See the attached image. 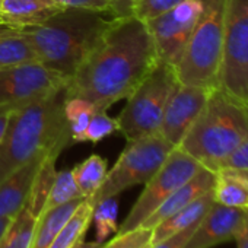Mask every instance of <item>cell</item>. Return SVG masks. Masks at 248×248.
Segmentation results:
<instances>
[{
    "instance_id": "cell-4",
    "label": "cell",
    "mask_w": 248,
    "mask_h": 248,
    "mask_svg": "<svg viewBox=\"0 0 248 248\" xmlns=\"http://www.w3.org/2000/svg\"><path fill=\"white\" fill-rule=\"evenodd\" d=\"M248 135V105L216 88L177 146L215 172Z\"/></svg>"
},
{
    "instance_id": "cell-24",
    "label": "cell",
    "mask_w": 248,
    "mask_h": 248,
    "mask_svg": "<svg viewBox=\"0 0 248 248\" xmlns=\"http://www.w3.org/2000/svg\"><path fill=\"white\" fill-rule=\"evenodd\" d=\"M98 107L82 98H64V115L72 135V143H80L91 117L98 112Z\"/></svg>"
},
{
    "instance_id": "cell-28",
    "label": "cell",
    "mask_w": 248,
    "mask_h": 248,
    "mask_svg": "<svg viewBox=\"0 0 248 248\" xmlns=\"http://www.w3.org/2000/svg\"><path fill=\"white\" fill-rule=\"evenodd\" d=\"M152 229L136 228L129 232H117L111 241L102 244L101 248H143L151 244Z\"/></svg>"
},
{
    "instance_id": "cell-15",
    "label": "cell",
    "mask_w": 248,
    "mask_h": 248,
    "mask_svg": "<svg viewBox=\"0 0 248 248\" xmlns=\"http://www.w3.org/2000/svg\"><path fill=\"white\" fill-rule=\"evenodd\" d=\"M64 9L60 0H2L0 24L14 30L37 27Z\"/></svg>"
},
{
    "instance_id": "cell-8",
    "label": "cell",
    "mask_w": 248,
    "mask_h": 248,
    "mask_svg": "<svg viewBox=\"0 0 248 248\" xmlns=\"http://www.w3.org/2000/svg\"><path fill=\"white\" fill-rule=\"evenodd\" d=\"M219 88L248 105V0H228Z\"/></svg>"
},
{
    "instance_id": "cell-36",
    "label": "cell",
    "mask_w": 248,
    "mask_h": 248,
    "mask_svg": "<svg viewBox=\"0 0 248 248\" xmlns=\"http://www.w3.org/2000/svg\"><path fill=\"white\" fill-rule=\"evenodd\" d=\"M102 244L104 242H98V241H92V242H85L83 239L78 244V245H75L73 248H101L102 247Z\"/></svg>"
},
{
    "instance_id": "cell-27",
    "label": "cell",
    "mask_w": 248,
    "mask_h": 248,
    "mask_svg": "<svg viewBox=\"0 0 248 248\" xmlns=\"http://www.w3.org/2000/svg\"><path fill=\"white\" fill-rule=\"evenodd\" d=\"M115 132H118L117 118L109 117L107 114V111H98L91 117V120L88 123V127L83 133L82 142L98 143Z\"/></svg>"
},
{
    "instance_id": "cell-35",
    "label": "cell",
    "mask_w": 248,
    "mask_h": 248,
    "mask_svg": "<svg viewBox=\"0 0 248 248\" xmlns=\"http://www.w3.org/2000/svg\"><path fill=\"white\" fill-rule=\"evenodd\" d=\"M233 241L236 244V248H248V217H247L244 226L241 228V231L236 233Z\"/></svg>"
},
{
    "instance_id": "cell-13",
    "label": "cell",
    "mask_w": 248,
    "mask_h": 248,
    "mask_svg": "<svg viewBox=\"0 0 248 248\" xmlns=\"http://www.w3.org/2000/svg\"><path fill=\"white\" fill-rule=\"evenodd\" d=\"M216 88L178 83L168 99L159 135L175 148L181 143Z\"/></svg>"
},
{
    "instance_id": "cell-25",
    "label": "cell",
    "mask_w": 248,
    "mask_h": 248,
    "mask_svg": "<svg viewBox=\"0 0 248 248\" xmlns=\"http://www.w3.org/2000/svg\"><path fill=\"white\" fill-rule=\"evenodd\" d=\"M78 199H85V197L82 196V193L75 181L72 170L57 171L54 175V180L51 183L44 210L66 204V203L78 200Z\"/></svg>"
},
{
    "instance_id": "cell-20",
    "label": "cell",
    "mask_w": 248,
    "mask_h": 248,
    "mask_svg": "<svg viewBox=\"0 0 248 248\" xmlns=\"http://www.w3.org/2000/svg\"><path fill=\"white\" fill-rule=\"evenodd\" d=\"M82 202L83 199H78L66 204L44 210L37 222L31 248H48Z\"/></svg>"
},
{
    "instance_id": "cell-2",
    "label": "cell",
    "mask_w": 248,
    "mask_h": 248,
    "mask_svg": "<svg viewBox=\"0 0 248 248\" xmlns=\"http://www.w3.org/2000/svg\"><path fill=\"white\" fill-rule=\"evenodd\" d=\"M64 88L14 111L0 143V181L37 158L62 154L72 143Z\"/></svg>"
},
{
    "instance_id": "cell-34",
    "label": "cell",
    "mask_w": 248,
    "mask_h": 248,
    "mask_svg": "<svg viewBox=\"0 0 248 248\" xmlns=\"http://www.w3.org/2000/svg\"><path fill=\"white\" fill-rule=\"evenodd\" d=\"M15 109L16 108L9 107V105H0V143H2V139H3V136L6 133L11 115L14 114Z\"/></svg>"
},
{
    "instance_id": "cell-19",
    "label": "cell",
    "mask_w": 248,
    "mask_h": 248,
    "mask_svg": "<svg viewBox=\"0 0 248 248\" xmlns=\"http://www.w3.org/2000/svg\"><path fill=\"white\" fill-rule=\"evenodd\" d=\"M213 202H215L213 193L210 190V191L204 193L203 196H200L199 199H196L188 206H186L184 209L178 210L177 213H174L172 216H170L168 219H165L164 222L156 225L152 229L151 244L167 239V238L196 225L206 215V212L209 210V207L212 206Z\"/></svg>"
},
{
    "instance_id": "cell-3",
    "label": "cell",
    "mask_w": 248,
    "mask_h": 248,
    "mask_svg": "<svg viewBox=\"0 0 248 248\" xmlns=\"http://www.w3.org/2000/svg\"><path fill=\"white\" fill-rule=\"evenodd\" d=\"M109 22L98 12L66 8L41 25L18 31L31 43L40 63L70 79Z\"/></svg>"
},
{
    "instance_id": "cell-33",
    "label": "cell",
    "mask_w": 248,
    "mask_h": 248,
    "mask_svg": "<svg viewBox=\"0 0 248 248\" xmlns=\"http://www.w3.org/2000/svg\"><path fill=\"white\" fill-rule=\"evenodd\" d=\"M139 0H109L108 15L111 18H126L132 16L133 8Z\"/></svg>"
},
{
    "instance_id": "cell-32",
    "label": "cell",
    "mask_w": 248,
    "mask_h": 248,
    "mask_svg": "<svg viewBox=\"0 0 248 248\" xmlns=\"http://www.w3.org/2000/svg\"><path fill=\"white\" fill-rule=\"evenodd\" d=\"M196 225H193V226H190V228H187V229H184V231H181V232H178V233H175L167 239H162L159 242H154L149 245V248H183L184 244L187 242V239L190 238V235L193 233Z\"/></svg>"
},
{
    "instance_id": "cell-40",
    "label": "cell",
    "mask_w": 248,
    "mask_h": 248,
    "mask_svg": "<svg viewBox=\"0 0 248 248\" xmlns=\"http://www.w3.org/2000/svg\"><path fill=\"white\" fill-rule=\"evenodd\" d=\"M0 6H2V0H0Z\"/></svg>"
},
{
    "instance_id": "cell-38",
    "label": "cell",
    "mask_w": 248,
    "mask_h": 248,
    "mask_svg": "<svg viewBox=\"0 0 248 248\" xmlns=\"http://www.w3.org/2000/svg\"><path fill=\"white\" fill-rule=\"evenodd\" d=\"M18 30H14V28H11V27H6V25H3V24H0V38L2 37H6V35H11V34H14V32H16Z\"/></svg>"
},
{
    "instance_id": "cell-1",
    "label": "cell",
    "mask_w": 248,
    "mask_h": 248,
    "mask_svg": "<svg viewBox=\"0 0 248 248\" xmlns=\"http://www.w3.org/2000/svg\"><path fill=\"white\" fill-rule=\"evenodd\" d=\"M159 63L146 22L136 16L111 18L98 44L64 88V98H82L107 111L127 99Z\"/></svg>"
},
{
    "instance_id": "cell-9",
    "label": "cell",
    "mask_w": 248,
    "mask_h": 248,
    "mask_svg": "<svg viewBox=\"0 0 248 248\" xmlns=\"http://www.w3.org/2000/svg\"><path fill=\"white\" fill-rule=\"evenodd\" d=\"M203 167L190 155L175 148L158 172L145 184V188L117 232H129L140 225L181 186L190 181Z\"/></svg>"
},
{
    "instance_id": "cell-5",
    "label": "cell",
    "mask_w": 248,
    "mask_h": 248,
    "mask_svg": "<svg viewBox=\"0 0 248 248\" xmlns=\"http://www.w3.org/2000/svg\"><path fill=\"white\" fill-rule=\"evenodd\" d=\"M203 9L175 66L180 83L219 88L228 0H202Z\"/></svg>"
},
{
    "instance_id": "cell-16",
    "label": "cell",
    "mask_w": 248,
    "mask_h": 248,
    "mask_svg": "<svg viewBox=\"0 0 248 248\" xmlns=\"http://www.w3.org/2000/svg\"><path fill=\"white\" fill-rule=\"evenodd\" d=\"M47 156L31 161L3 181H0V219L14 217L21 212L30 199L37 175Z\"/></svg>"
},
{
    "instance_id": "cell-31",
    "label": "cell",
    "mask_w": 248,
    "mask_h": 248,
    "mask_svg": "<svg viewBox=\"0 0 248 248\" xmlns=\"http://www.w3.org/2000/svg\"><path fill=\"white\" fill-rule=\"evenodd\" d=\"M66 8L86 9L98 14H108L109 0H60Z\"/></svg>"
},
{
    "instance_id": "cell-23",
    "label": "cell",
    "mask_w": 248,
    "mask_h": 248,
    "mask_svg": "<svg viewBox=\"0 0 248 248\" xmlns=\"http://www.w3.org/2000/svg\"><path fill=\"white\" fill-rule=\"evenodd\" d=\"M107 171V162L99 155H91L72 170L75 181L85 199H89L96 193L105 180Z\"/></svg>"
},
{
    "instance_id": "cell-26",
    "label": "cell",
    "mask_w": 248,
    "mask_h": 248,
    "mask_svg": "<svg viewBox=\"0 0 248 248\" xmlns=\"http://www.w3.org/2000/svg\"><path fill=\"white\" fill-rule=\"evenodd\" d=\"M117 197H108L92 207V222L96 226V239L98 242H104L108 235L117 233L118 223H117Z\"/></svg>"
},
{
    "instance_id": "cell-39",
    "label": "cell",
    "mask_w": 248,
    "mask_h": 248,
    "mask_svg": "<svg viewBox=\"0 0 248 248\" xmlns=\"http://www.w3.org/2000/svg\"><path fill=\"white\" fill-rule=\"evenodd\" d=\"M151 245V244H149ZM149 245H146V247H143V248H149Z\"/></svg>"
},
{
    "instance_id": "cell-29",
    "label": "cell",
    "mask_w": 248,
    "mask_h": 248,
    "mask_svg": "<svg viewBox=\"0 0 248 248\" xmlns=\"http://www.w3.org/2000/svg\"><path fill=\"white\" fill-rule=\"evenodd\" d=\"M184 0H139L135 5L132 16L148 22L183 3Z\"/></svg>"
},
{
    "instance_id": "cell-37",
    "label": "cell",
    "mask_w": 248,
    "mask_h": 248,
    "mask_svg": "<svg viewBox=\"0 0 248 248\" xmlns=\"http://www.w3.org/2000/svg\"><path fill=\"white\" fill-rule=\"evenodd\" d=\"M11 220H12V217H2V219H0V239H2L3 233L6 232V229H8Z\"/></svg>"
},
{
    "instance_id": "cell-22",
    "label": "cell",
    "mask_w": 248,
    "mask_h": 248,
    "mask_svg": "<svg viewBox=\"0 0 248 248\" xmlns=\"http://www.w3.org/2000/svg\"><path fill=\"white\" fill-rule=\"evenodd\" d=\"M38 62L31 43L19 31L0 38V70Z\"/></svg>"
},
{
    "instance_id": "cell-10",
    "label": "cell",
    "mask_w": 248,
    "mask_h": 248,
    "mask_svg": "<svg viewBox=\"0 0 248 248\" xmlns=\"http://www.w3.org/2000/svg\"><path fill=\"white\" fill-rule=\"evenodd\" d=\"M69 79L40 62L0 70V105L25 107L67 85Z\"/></svg>"
},
{
    "instance_id": "cell-21",
    "label": "cell",
    "mask_w": 248,
    "mask_h": 248,
    "mask_svg": "<svg viewBox=\"0 0 248 248\" xmlns=\"http://www.w3.org/2000/svg\"><path fill=\"white\" fill-rule=\"evenodd\" d=\"M92 207L89 199H83L48 248H73L78 245L92 222Z\"/></svg>"
},
{
    "instance_id": "cell-18",
    "label": "cell",
    "mask_w": 248,
    "mask_h": 248,
    "mask_svg": "<svg viewBox=\"0 0 248 248\" xmlns=\"http://www.w3.org/2000/svg\"><path fill=\"white\" fill-rule=\"evenodd\" d=\"M213 174V200L228 207L248 209V171L222 167Z\"/></svg>"
},
{
    "instance_id": "cell-14",
    "label": "cell",
    "mask_w": 248,
    "mask_h": 248,
    "mask_svg": "<svg viewBox=\"0 0 248 248\" xmlns=\"http://www.w3.org/2000/svg\"><path fill=\"white\" fill-rule=\"evenodd\" d=\"M247 217L248 209L228 207L213 202L183 248H215L233 241Z\"/></svg>"
},
{
    "instance_id": "cell-7",
    "label": "cell",
    "mask_w": 248,
    "mask_h": 248,
    "mask_svg": "<svg viewBox=\"0 0 248 248\" xmlns=\"http://www.w3.org/2000/svg\"><path fill=\"white\" fill-rule=\"evenodd\" d=\"M174 149L175 146L159 133L129 140L114 167L107 171L101 187L89 197V202L93 206L108 197H117L135 186H145L158 172Z\"/></svg>"
},
{
    "instance_id": "cell-11",
    "label": "cell",
    "mask_w": 248,
    "mask_h": 248,
    "mask_svg": "<svg viewBox=\"0 0 248 248\" xmlns=\"http://www.w3.org/2000/svg\"><path fill=\"white\" fill-rule=\"evenodd\" d=\"M203 9L202 0H184L174 9L146 22L159 62L175 67Z\"/></svg>"
},
{
    "instance_id": "cell-6",
    "label": "cell",
    "mask_w": 248,
    "mask_h": 248,
    "mask_svg": "<svg viewBox=\"0 0 248 248\" xmlns=\"http://www.w3.org/2000/svg\"><path fill=\"white\" fill-rule=\"evenodd\" d=\"M178 83L175 67L162 62L139 83L117 117L118 132L127 142L159 132L165 107Z\"/></svg>"
},
{
    "instance_id": "cell-30",
    "label": "cell",
    "mask_w": 248,
    "mask_h": 248,
    "mask_svg": "<svg viewBox=\"0 0 248 248\" xmlns=\"http://www.w3.org/2000/svg\"><path fill=\"white\" fill-rule=\"evenodd\" d=\"M222 167L235 168V170H244L248 171V135L242 139V142L233 149V152L222 162ZM217 168V170H219Z\"/></svg>"
},
{
    "instance_id": "cell-12",
    "label": "cell",
    "mask_w": 248,
    "mask_h": 248,
    "mask_svg": "<svg viewBox=\"0 0 248 248\" xmlns=\"http://www.w3.org/2000/svg\"><path fill=\"white\" fill-rule=\"evenodd\" d=\"M60 156L59 152L50 154L37 175L32 191L28 202L21 209V212L12 217L6 232L0 239V248H31L37 222L44 212L47 196L51 183L56 175V161Z\"/></svg>"
},
{
    "instance_id": "cell-17",
    "label": "cell",
    "mask_w": 248,
    "mask_h": 248,
    "mask_svg": "<svg viewBox=\"0 0 248 248\" xmlns=\"http://www.w3.org/2000/svg\"><path fill=\"white\" fill-rule=\"evenodd\" d=\"M215 174L210 170L202 168L190 181H187L184 186H181L177 191H174L142 225L140 228L154 229L156 225L177 213L178 210L184 209L190 203H193L196 199L203 196L204 193L210 191L213 188Z\"/></svg>"
}]
</instances>
